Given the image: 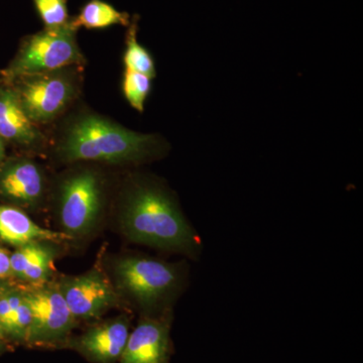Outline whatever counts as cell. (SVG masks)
<instances>
[{
    "label": "cell",
    "mask_w": 363,
    "mask_h": 363,
    "mask_svg": "<svg viewBox=\"0 0 363 363\" xmlns=\"http://www.w3.org/2000/svg\"><path fill=\"white\" fill-rule=\"evenodd\" d=\"M0 138L25 147H33L43 140L11 86L0 88Z\"/></svg>",
    "instance_id": "11"
},
{
    "label": "cell",
    "mask_w": 363,
    "mask_h": 363,
    "mask_svg": "<svg viewBox=\"0 0 363 363\" xmlns=\"http://www.w3.org/2000/svg\"><path fill=\"white\" fill-rule=\"evenodd\" d=\"M136 33H138V23L136 21H133V23H130V28H128L126 49L123 55L125 70L143 74L152 79L155 78L157 75L155 60L149 50L145 49L138 42Z\"/></svg>",
    "instance_id": "15"
},
{
    "label": "cell",
    "mask_w": 363,
    "mask_h": 363,
    "mask_svg": "<svg viewBox=\"0 0 363 363\" xmlns=\"http://www.w3.org/2000/svg\"><path fill=\"white\" fill-rule=\"evenodd\" d=\"M59 288L75 318L97 316L116 298L109 281L98 272L65 279Z\"/></svg>",
    "instance_id": "8"
},
{
    "label": "cell",
    "mask_w": 363,
    "mask_h": 363,
    "mask_svg": "<svg viewBox=\"0 0 363 363\" xmlns=\"http://www.w3.org/2000/svg\"><path fill=\"white\" fill-rule=\"evenodd\" d=\"M121 228L133 242L199 259L202 240L173 194L150 179L133 182L124 197Z\"/></svg>",
    "instance_id": "1"
},
{
    "label": "cell",
    "mask_w": 363,
    "mask_h": 363,
    "mask_svg": "<svg viewBox=\"0 0 363 363\" xmlns=\"http://www.w3.org/2000/svg\"><path fill=\"white\" fill-rule=\"evenodd\" d=\"M45 28H56L67 25L69 18L67 0H33Z\"/></svg>",
    "instance_id": "17"
},
{
    "label": "cell",
    "mask_w": 363,
    "mask_h": 363,
    "mask_svg": "<svg viewBox=\"0 0 363 363\" xmlns=\"http://www.w3.org/2000/svg\"><path fill=\"white\" fill-rule=\"evenodd\" d=\"M32 310L33 320L28 340L50 342L65 336L75 317L60 288H40L23 293Z\"/></svg>",
    "instance_id": "7"
},
{
    "label": "cell",
    "mask_w": 363,
    "mask_h": 363,
    "mask_svg": "<svg viewBox=\"0 0 363 363\" xmlns=\"http://www.w3.org/2000/svg\"><path fill=\"white\" fill-rule=\"evenodd\" d=\"M11 255L6 250L0 248V279L6 278L11 276Z\"/></svg>",
    "instance_id": "21"
},
{
    "label": "cell",
    "mask_w": 363,
    "mask_h": 363,
    "mask_svg": "<svg viewBox=\"0 0 363 363\" xmlns=\"http://www.w3.org/2000/svg\"><path fill=\"white\" fill-rule=\"evenodd\" d=\"M164 147L156 135L136 133L99 114L84 112L73 117L62 131L57 152L68 162L136 164L159 157Z\"/></svg>",
    "instance_id": "2"
},
{
    "label": "cell",
    "mask_w": 363,
    "mask_h": 363,
    "mask_svg": "<svg viewBox=\"0 0 363 363\" xmlns=\"http://www.w3.org/2000/svg\"><path fill=\"white\" fill-rule=\"evenodd\" d=\"M4 293V291L1 290V289H0V294H2Z\"/></svg>",
    "instance_id": "24"
},
{
    "label": "cell",
    "mask_w": 363,
    "mask_h": 363,
    "mask_svg": "<svg viewBox=\"0 0 363 363\" xmlns=\"http://www.w3.org/2000/svg\"><path fill=\"white\" fill-rule=\"evenodd\" d=\"M59 193L60 219L67 233L83 234L89 231L101 211L99 177L90 169L77 172L63 181Z\"/></svg>",
    "instance_id": "6"
},
{
    "label": "cell",
    "mask_w": 363,
    "mask_h": 363,
    "mask_svg": "<svg viewBox=\"0 0 363 363\" xmlns=\"http://www.w3.org/2000/svg\"><path fill=\"white\" fill-rule=\"evenodd\" d=\"M66 234L43 228L18 208L0 205V240L14 247L30 242L65 240Z\"/></svg>",
    "instance_id": "13"
},
{
    "label": "cell",
    "mask_w": 363,
    "mask_h": 363,
    "mask_svg": "<svg viewBox=\"0 0 363 363\" xmlns=\"http://www.w3.org/2000/svg\"><path fill=\"white\" fill-rule=\"evenodd\" d=\"M52 260H54V252L51 248L42 245L39 252L23 272L21 279L30 281V283H39V281H45L51 272Z\"/></svg>",
    "instance_id": "18"
},
{
    "label": "cell",
    "mask_w": 363,
    "mask_h": 363,
    "mask_svg": "<svg viewBox=\"0 0 363 363\" xmlns=\"http://www.w3.org/2000/svg\"><path fill=\"white\" fill-rule=\"evenodd\" d=\"M44 191V173L32 160H13L0 169L2 197L23 206H33L42 199Z\"/></svg>",
    "instance_id": "10"
},
{
    "label": "cell",
    "mask_w": 363,
    "mask_h": 363,
    "mask_svg": "<svg viewBox=\"0 0 363 363\" xmlns=\"http://www.w3.org/2000/svg\"><path fill=\"white\" fill-rule=\"evenodd\" d=\"M152 79L143 74L125 70L123 74V91L124 97L133 108L138 112L145 111V104L152 91Z\"/></svg>",
    "instance_id": "16"
},
{
    "label": "cell",
    "mask_w": 363,
    "mask_h": 363,
    "mask_svg": "<svg viewBox=\"0 0 363 363\" xmlns=\"http://www.w3.org/2000/svg\"><path fill=\"white\" fill-rule=\"evenodd\" d=\"M76 28H105L121 25L130 26V14L117 11L116 7L102 0H90L81 9L76 18H71Z\"/></svg>",
    "instance_id": "14"
},
{
    "label": "cell",
    "mask_w": 363,
    "mask_h": 363,
    "mask_svg": "<svg viewBox=\"0 0 363 363\" xmlns=\"http://www.w3.org/2000/svg\"><path fill=\"white\" fill-rule=\"evenodd\" d=\"M4 156H6V147H4V140H2L0 138V162H2V160L4 159Z\"/></svg>",
    "instance_id": "22"
},
{
    "label": "cell",
    "mask_w": 363,
    "mask_h": 363,
    "mask_svg": "<svg viewBox=\"0 0 363 363\" xmlns=\"http://www.w3.org/2000/svg\"><path fill=\"white\" fill-rule=\"evenodd\" d=\"M40 242H30L18 247V250L11 255V274L21 278L30 262L39 252Z\"/></svg>",
    "instance_id": "20"
},
{
    "label": "cell",
    "mask_w": 363,
    "mask_h": 363,
    "mask_svg": "<svg viewBox=\"0 0 363 363\" xmlns=\"http://www.w3.org/2000/svg\"><path fill=\"white\" fill-rule=\"evenodd\" d=\"M33 315L30 305L23 296V301L14 311L13 318H11V328H9V335L18 339H25L28 340V332H30V325H32Z\"/></svg>",
    "instance_id": "19"
},
{
    "label": "cell",
    "mask_w": 363,
    "mask_h": 363,
    "mask_svg": "<svg viewBox=\"0 0 363 363\" xmlns=\"http://www.w3.org/2000/svg\"><path fill=\"white\" fill-rule=\"evenodd\" d=\"M183 264H169L149 257H128L116 266L121 290L147 312L164 309L186 283Z\"/></svg>",
    "instance_id": "3"
},
{
    "label": "cell",
    "mask_w": 363,
    "mask_h": 363,
    "mask_svg": "<svg viewBox=\"0 0 363 363\" xmlns=\"http://www.w3.org/2000/svg\"><path fill=\"white\" fill-rule=\"evenodd\" d=\"M143 318L128 336L119 363H167L169 354V319Z\"/></svg>",
    "instance_id": "9"
},
{
    "label": "cell",
    "mask_w": 363,
    "mask_h": 363,
    "mask_svg": "<svg viewBox=\"0 0 363 363\" xmlns=\"http://www.w3.org/2000/svg\"><path fill=\"white\" fill-rule=\"evenodd\" d=\"M45 72L11 80L21 108L33 124L51 123L66 111L77 93L73 71Z\"/></svg>",
    "instance_id": "5"
},
{
    "label": "cell",
    "mask_w": 363,
    "mask_h": 363,
    "mask_svg": "<svg viewBox=\"0 0 363 363\" xmlns=\"http://www.w3.org/2000/svg\"><path fill=\"white\" fill-rule=\"evenodd\" d=\"M128 336V321L114 320L88 331L81 338L80 347L97 362L109 363L121 358Z\"/></svg>",
    "instance_id": "12"
},
{
    "label": "cell",
    "mask_w": 363,
    "mask_h": 363,
    "mask_svg": "<svg viewBox=\"0 0 363 363\" xmlns=\"http://www.w3.org/2000/svg\"><path fill=\"white\" fill-rule=\"evenodd\" d=\"M6 332H4V329H2V327L0 326V350H1L2 347H4V337H6Z\"/></svg>",
    "instance_id": "23"
},
{
    "label": "cell",
    "mask_w": 363,
    "mask_h": 363,
    "mask_svg": "<svg viewBox=\"0 0 363 363\" xmlns=\"http://www.w3.org/2000/svg\"><path fill=\"white\" fill-rule=\"evenodd\" d=\"M78 28L72 21L56 28H44L28 35L21 43L16 58L6 74L9 80L30 74L62 70L83 63L76 33Z\"/></svg>",
    "instance_id": "4"
}]
</instances>
